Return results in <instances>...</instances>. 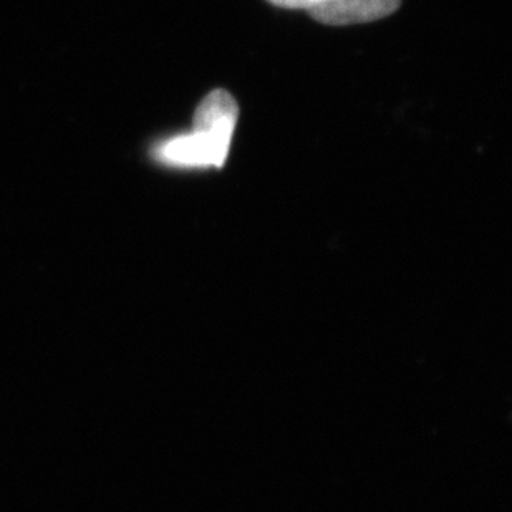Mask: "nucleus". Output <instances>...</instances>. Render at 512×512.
<instances>
[{"instance_id":"obj_1","label":"nucleus","mask_w":512,"mask_h":512,"mask_svg":"<svg viewBox=\"0 0 512 512\" xmlns=\"http://www.w3.org/2000/svg\"><path fill=\"white\" fill-rule=\"evenodd\" d=\"M239 105L228 90L218 88L201 100L193 130L174 136L155 150L156 160L174 168H218L228 160Z\"/></svg>"},{"instance_id":"obj_2","label":"nucleus","mask_w":512,"mask_h":512,"mask_svg":"<svg viewBox=\"0 0 512 512\" xmlns=\"http://www.w3.org/2000/svg\"><path fill=\"white\" fill-rule=\"evenodd\" d=\"M401 0H324L309 10L310 17L325 25L367 24L395 14Z\"/></svg>"},{"instance_id":"obj_3","label":"nucleus","mask_w":512,"mask_h":512,"mask_svg":"<svg viewBox=\"0 0 512 512\" xmlns=\"http://www.w3.org/2000/svg\"><path fill=\"white\" fill-rule=\"evenodd\" d=\"M271 4L282 7V9L307 10L314 9L317 5L322 4L324 0H269Z\"/></svg>"}]
</instances>
